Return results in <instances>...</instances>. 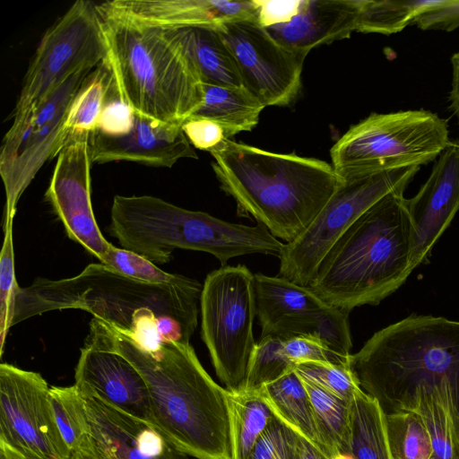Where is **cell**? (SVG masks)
<instances>
[{"label":"cell","instance_id":"obj_17","mask_svg":"<svg viewBox=\"0 0 459 459\" xmlns=\"http://www.w3.org/2000/svg\"><path fill=\"white\" fill-rule=\"evenodd\" d=\"M133 126L125 134L109 135L95 130L89 136L92 163L132 161L171 168L179 160L197 159L182 124L166 123L134 112Z\"/></svg>","mask_w":459,"mask_h":459},{"label":"cell","instance_id":"obj_34","mask_svg":"<svg viewBox=\"0 0 459 459\" xmlns=\"http://www.w3.org/2000/svg\"><path fill=\"white\" fill-rule=\"evenodd\" d=\"M295 371L301 378L347 402H352L362 390L350 364L308 361L297 365Z\"/></svg>","mask_w":459,"mask_h":459},{"label":"cell","instance_id":"obj_25","mask_svg":"<svg viewBox=\"0 0 459 459\" xmlns=\"http://www.w3.org/2000/svg\"><path fill=\"white\" fill-rule=\"evenodd\" d=\"M299 378L312 406L322 454L327 459L351 458L352 402L342 400Z\"/></svg>","mask_w":459,"mask_h":459},{"label":"cell","instance_id":"obj_22","mask_svg":"<svg viewBox=\"0 0 459 459\" xmlns=\"http://www.w3.org/2000/svg\"><path fill=\"white\" fill-rule=\"evenodd\" d=\"M254 290L262 337L300 335L313 315L329 306L310 288L281 276L255 273Z\"/></svg>","mask_w":459,"mask_h":459},{"label":"cell","instance_id":"obj_41","mask_svg":"<svg viewBox=\"0 0 459 459\" xmlns=\"http://www.w3.org/2000/svg\"><path fill=\"white\" fill-rule=\"evenodd\" d=\"M134 116V110L120 98L113 81L96 130L109 135L125 134L133 126Z\"/></svg>","mask_w":459,"mask_h":459},{"label":"cell","instance_id":"obj_7","mask_svg":"<svg viewBox=\"0 0 459 459\" xmlns=\"http://www.w3.org/2000/svg\"><path fill=\"white\" fill-rule=\"evenodd\" d=\"M108 230L122 248L156 265L170 261L176 249L209 253L221 264L236 256H280L284 246L263 225L230 223L152 195H115Z\"/></svg>","mask_w":459,"mask_h":459},{"label":"cell","instance_id":"obj_5","mask_svg":"<svg viewBox=\"0 0 459 459\" xmlns=\"http://www.w3.org/2000/svg\"><path fill=\"white\" fill-rule=\"evenodd\" d=\"M412 225L403 192L368 209L337 239L309 285L329 306L351 312L377 305L415 269Z\"/></svg>","mask_w":459,"mask_h":459},{"label":"cell","instance_id":"obj_20","mask_svg":"<svg viewBox=\"0 0 459 459\" xmlns=\"http://www.w3.org/2000/svg\"><path fill=\"white\" fill-rule=\"evenodd\" d=\"M82 395L91 441L106 459H188L150 422Z\"/></svg>","mask_w":459,"mask_h":459},{"label":"cell","instance_id":"obj_21","mask_svg":"<svg viewBox=\"0 0 459 459\" xmlns=\"http://www.w3.org/2000/svg\"><path fill=\"white\" fill-rule=\"evenodd\" d=\"M362 0H302L289 22L265 28L281 44L308 54L356 31Z\"/></svg>","mask_w":459,"mask_h":459},{"label":"cell","instance_id":"obj_43","mask_svg":"<svg viewBox=\"0 0 459 459\" xmlns=\"http://www.w3.org/2000/svg\"><path fill=\"white\" fill-rule=\"evenodd\" d=\"M422 30L452 31L459 27V0H437L412 22Z\"/></svg>","mask_w":459,"mask_h":459},{"label":"cell","instance_id":"obj_33","mask_svg":"<svg viewBox=\"0 0 459 459\" xmlns=\"http://www.w3.org/2000/svg\"><path fill=\"white\" fill-rule=\"evenodd\" d=\"M295 368L283 351L282 339L273 335L261 337L251 355L243 390L255 391Z\"/></svg>","mask_w":459,"mask_h":459},{"label":"cell","instance_id":"obj_29","mask_svg":"<svg viewBox=\"0 0 459 459\" xmlns=\"http://www.w3.org/2000/svg\"><path fill=\"white\" fill-rule=\"evenodd\" d=\"M107 62L95 67L85 78L68 108L65 128L69 140L80 134L95 131L113 84Z\"/></svg>","mask_w":459,"mask_h":459},{"label":"cell","instance_id":"obj_28","mask_svg":"<svg viewBox=\"0 0 459 459\" xmlns=\"http://www.w3.org/2000/svg\"><path fill=\"white\" fill-rule=\"evenodd\" d=\"M352 459H393L386 414L379 403L361 390L352 401Z\"/></svg>","mask_w":459,"mask_h":459},{"label":"cell","instance_id":"obj_47","mask_svg":"<svg viewBox=\"0 0 459 459\" xmlns=\"http://www.w3.org/2000/svg\"><path fill=\"white\" fill-rule=\"evenodd\" d=\"M298 459H327L319 450L299 437Z\"/></svg>","mask_w":459,"mask_h":459},{"label":"cell","instance_id":"obj_32","mask_svg":"<svg viewBox=\"0 0 459 459\" xmlns=\"http://www.w3.org/2000/svg\"><path fill=\"white\" fill-rule=\"evenodd\" d=\"M386 429L393 459H432L430 437L419 414L407 411L386 414Z\"/></svg>","mask_w":459,"mask_h":459},{"label":"cell","instance_id":"obj_26","mask_svg":"<svg viewBox=\"0 0 459 459\" xmlns=\"http://www.w3.org/2000/svg\"><path fill=\"white\" fill-rule=\"evenodd\" d=\"M202 106L192 115L210 118L224 129L229 139L256 126L265 106L244 87L204 82Z\"/></svg>","mask_w":459,"mask_h":459},{"label":"cell","instance_id":"obj_14","mask_svg":"<svg viewBox=\"0 0 459 459\" xmlns=\"http://www.w3.org/2000/svg\"><path fill=\"white\" fill-rule=\"evenodd\" d=\"M217 29L231 49L249 92L265 107H284L295 100L307 53L281 44L257 22H228Z\"/></svg>","mask_w":459,"mask_h":459},{"label":"cell","instance_id":"obj_1","mask_svg":"<svg viewBox=\"0 0 459 459\" xmlns=\"http://www.w3.org/2000/svg\"><path fill=\"white\" fill-rule=\"evenodd\" d=\"M87 337L123 355L141 373L151 424L177 450L193 459H230L227 390L207 373L190 343L165 342L146 351L94 317Z\"/></svg>","mask_w":459,"mask_h":459},{"label":"cell","instance_id":"obj_36","mask_svg":"<svg viewBox=\"0 0 459 459\" xmlns=\"http://www.w3.org/2000/svg\"><path fill=\"white\" fill-rule=\"evenodd\" d=\"M419 414L430 437L432 459H458L449 417L434 398H420L413 411Z\"/></svg>","mask_w":459,"mask_h":459},{"label":"cell","instance_id":"obj_24","mask_svg":"<svg viewBox=\"0 0 459 459\" xmlns=\"http://www.w3.org/2000/svg\"><path fill=\"white\" fill-rule=\"evenodd\" d=\"M175 31L197 66L204 82L244 87L236 58L217 28H186Z\"/></svg>","mask_w":459,"mask_h":459},{"label":"cell","instance_id":"obj_6","mask_svg":"<svg viewBox=\"0 0 459 459\" xmlns=\"http://www.w3.org/2000/svg\"><path fill=\"white\" fill-rule=\"evenodd\" d=\"M102 19L107 62L120 98L134 112L183 124L202 106L204 90L175 30Z\"/></svg>","mask_w":459,"mask_h":459},{"label":"cell","instance_id":"obj_37","mask_svg":"<svg viewBox=\"0 0 459 459\" xmlns=\"http://www.w3.org/2000/svg\"><path fill=\"white\" fill-rule=\"evenodd\" d=\"M13 218L4 221V243L0 256V351L3 354L10 328L13 302L20 290L15 278L13 243Z\"/></svg>","mask_w":459,"mask_h":459},{"label":"cell","instance_id":"obj_46","mask_svg":"<svg viewBox=\"0 0 459 459\" xmlns=\"http://www.w3.org/2000/svg\"><path fill=\"white\" fill-rule=\"evenodd\" d=\"M71 459H106L95 447L91 439L85 446L72 452Z\"/></svg>","mask_w":459,"mask_h":459},{"label":"cell","instance_id":"obj_23","mask_svg":"<svg viewBox=\"0 0 459 459\" xmlns=\"http://www.w3.org/2000/svg\"><path fill=\"white\" fill-rule=\"evenodd\" d=\"M255 392L277 420L322 453L312 406L295 369Z\"/></svg>","mask_w":459,"mask_h":459},{"label":"cell","instance_id":"obj_35","mask_svg":"<svg viewBox=\"0 0 459 459\" xmlns=\"http://www.w3.org/2000/svg\"><path fill=\"white\" fill-rule=\"evenodd\" d=\"M100 263L126 277L150 284H177L186 277L169 273L142 255L112 244Z\"/></svg>","mask_w":459,"mask_h":459},{"label":"cell","instance_id":"obj_8","mask_svg":"<svg viewBox=\"0 0 459 459\" xmlns=\"http://www.w3.org/2000/svg\"><path fill=\"white\" fill-rule=\"evenodd\" d=\"M449 143L445 119L429 110L372 113L333 144L332 166L342 181L426 165Z\"/></svg>","mask_w":459,"mask_h":459},{"label":"cell","instance_id":"obj_18","mask_svg":"<svg viewBox=\"0 0 459 459\" xmlns=\"http://www.w3.org/2000/svg\"><path fill=\"white\" fill-rule=\"evenodd\" d=\"M412 225L414 268L431 250L459 210V140L449 141L419 192L406 199Z\"/></svg>","mask_w":459,"mask_h":459},{"label":"cell","instance_id":"obj_45","mask_svg":"<svg viewBox=\"0 0 459 459\" xmlns=\"http://www.w3.org/2000/svg\"><path fill=\"white\" fill-rule=\"evenodd\" d=\"M452 83L448 95L449 108L456 117L459 126V51L451 56Z\"/></svg>","mask_w":459,"mask_h":459},{"label":"cell","instance_id":"obj_13","mask_svg":"<svg viewBox=\"0 0 459 459\" xmlns=\"http://www.w3.org/2000/svg\"><path fill=\"white\" fill-rule=\"evenodd\" d=\"M47 381L37 372L0 365V445L22 459H71L57 427Z\"/></svg>","mask_w":459,"mask_h":459},{"label":"cell","instance_id":"obj_11","mask_svg":"<svg viewBox=\"0 0 459 459\" xmlns=\"http://www.w3.org/2000/svg\"><path fill=\"white\" fill-rule=\"evenodd\" d=\"M420 167H405L342 181L309 226L285 243L279 276L308 286L330 248L368 209L393 192H404Z\"/></svg>","mask_w":459,"mask_h":459},{"label":"cell","instance_id":"obj_39","mask_svg":"<svg viewBox=\"0 0 459 459\" xmlns=\"http://www.w3.org/2000/svg\"><path fill=\"white\" fill-rule=\"evenodd\" d=\"M299 447V437L273 416L248 459H298Z\"/></svg>","mask_w":459,"mask_h":459},{"label":"cell","instance_id":"obj_15","mask_svg":"<svg viewBox=\"0 0 459 459\" xmlns=\"http://www.w3.org/2000/svg\"><path fill=\"white\" fill-rule=\"evenodd\" d=\"M89 136H73L59 152L45 200L68 238L100 262L111 244L103 237L92 209Z\"/></svg>","mask_w":459,"mask_h":459},{"label":"cell","instance_id":"obj_9","mask_svg":"<svg viewBox=\"0 0 459 459\" xmlns=\"http://www.w3.org/2000/svg\"><path fill=\"white\" fill-rule=\"evenodd\" d=\"M201 336L222 386L244 389L256 342L254 274L242 264L225 265L205 278L200 301Z\"/></svg>","mask_w":459,"mask_h":459},{"label":"cell","instance_id":"obj_3","mask_svg":"<svg viewBox=\"0 0 459 459\" xmlns=\"http://www.w3.org/2000/svg\"><path fill=\"white\" fill-rule=\"evenodd\" d=\"M202 290L203 285L189 277L177 284H150L102 263L91 264L76 276L39 277L29 287L20 288L13 302L10 327L48 311L82 309L152 351L164 342L160 333L164 317H172L191 334L195 333Z\"/></svg>","mask_w":459,"mask_h":459},{"label":"cell","instance_id":"obj_2","mask_svg":"<svg viewBox=\"0 0 459 459\" xmlns=\"http://www.w3.org/2000/svg\"><path fill=\"white\" fill-rule=\"evenodd\" d=\"M350 365L385 414L434 398L447 413L459 459V321L411 315L370 337Z\"/></svg>","mask_w":459,"mask_h":459},{"label":"cell","instance_id":"obj_30","mask_svg":"<svg viewBox=\"0 0 459 459\" xmlns=\"http://www.w3.org/2000/svg\"><path fill=\"white\" fill-rule=\"evenodd\" d=\"M437 0H362L356 32L390 35L412 24Z\"/></svg>","mask_w":459,"mask_h":459},{"label":"cell","instance_id":"obj_19","mask_svg":"<svg viewBox=\"0 0 459 459\" xmlns=\"http://www.w3.org/2000/svg\"><path fill=\"white\" fill-rule=\"evenodd\" d=\"M84 394L151 423L149 392L137 368L123 355L86 338L74 371Z\"/></svg>","mask_w":459,"mask_h":459},{"label":"cell","instance_id":"obj_42","mask_svg":"<svg viewBox=\"0 0 459 459\" xmlns=\"http://www.w3.org/2000/svg\"><path fill=\"white\" fill-rule=\"evenodd\" d=\"M182 129L192 146L208 152L229 139L221 126L207 117L191 116L183 122Z\"/></svg>","mask_w":459,"mask_h":459},{"label":"cell","instance_id":"obj_10","mask_svg":"<svg viewBox=\"0 0 459 459\" xmlns=\"http://www.w3.org/2000/svg\"><path fill=\"white\" fill-rule=\"evenodd\" d=\"M108 58L98 4L77 0L41 38L9 118L22 117L71 76Z\"/></svg>","mask_w":459,"mask_h":459},{"label":"cell","instance_id":"obj_16","mask_svg":"<svg viewBox=\"0 0 459 459\" xmlns=\"http://www.w3.org/2000/svg\"><path fill=\"white\" fill-rule=\"evenodd\" d=\"M104 19L166 30L218 28L234 21L257 22L256 0H112L98 4Z\"/></svg>","mask_w":459,"mask_h":459},{"label":"cell","instance_id":"obj_38","mask_svg":"<svg viewBox=\"0 0 459 459\" xmlns=\"http://www.w3.org/2000/svg\"><path fill=\"white\" fill-rule=\"evenodd\" d=\"M349 314L343 309L328 306L316 315L307 334L317 337L331 351L349 359L352 347Z\"/></svg>","mask_w":459,"mask_h":459},{"label":"cell","instance_id":"obj_31","mask_svg":"<svg viewBox=\"0 0 459 459\" xmlns=\"http://www.w3.org/2000/svg\"><path fill=\"white\" fill-rule=\"evenodd\" d=\"M49 400L59 431L71 451L90 442L85 403L77 386H50Z\"/></svg>","mask_w":459,"mask_h":459},{"label":"cell","instance_id":"obj_40","mask_svg":"<svg viewBox=\"0 0 459 459\" xmlns=\"http://www.w3.org/2000/svg\"><path fill=\"white\" fill-rule=\"evenodd\" d=\"M283 351L295 366L308 361L350 364V358L346 359L333 353L312 334H301L283 340Z\"/></svg>","mask_w":459,"mask_h":459},{"label":"cell","instance_id":"obj_12","mask_svg":"<svg viewBox=\"0 0 459 459\" xmlns=\"http://www.w3.org/2000/svg\"><path fill=\"white\" fill-rule=\"evenodd\" d=\"M93 69L76 73L30 112L13 120L0 152V175L5 191L4 219L14 218L24 190L41 167L56 157L68 143L65 128L68 108Z\"/></svg>","mask_w":459,"mask_h":459},{"label":"cell","instance_id":"obj_48","mask_svg":"<svg viewBox=\"0 0 459 459\" xmlns=\"http://www.w3.org/2000/svg\"><path fill=\"white\" fill-rule=\"evenodd\" d=\"M0 459H22L13 450L4 445H0Z\"/></svg>","mask_w":459,"mask_h":459},{"label":"cell","instance_id":"obj_4","mask_svg":"<svg viewBox=\"0 0 459 459\" xmlns=\"http://www.w3.org/2000/svg\"><path fill=\"white\" fill-rule=\"evenodd\" d=\"M221 188L238 214L293 241L314 221L342 180L329 163L265 151L231 139L210 152Z\"/></svg>","mask_w":459,"mask_h":459},{"label":"cell","instance_id":"obj_49","mask_svg":"<svg viewBox=\"0 0 459 459\" xmlns=\"http://www.w3.org/2000/svg\"><path fill=\"white\" fill-rule=\"evenodd\" d=\"M193 459V458H192Z\"/></svg>","mask_w":459,"mask_h":459},{"label":"cell","instance_id":"obj_44","mask_svg":"<svg viewBox=\"0 0 459 459\" xmlns=\"http://www.w3.org/2000/svg\"><path fill=\"white\" fill-rule=\"evenodd\" d=\"M257 22L264 27L285 23L299 11L302 0H256Z\"/></svg>","mask_w":459,"mask_h":459},{"label":"cell","instance_id":"obj_27","mask_svg":"<svg viewBox=\"0 0 459 459\" xmlns=\"http://www.w3.org/2000/svg\"><path fill=\"white\" fill-rule=\"evenodd\" d=\"M226 402L230 459H248L273 415L255 391L227 390Z\"/></svg>","mask_w":459,"mask_h":459}]
</instances>
